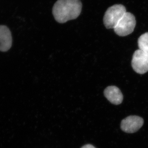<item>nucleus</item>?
Instances as JSON below:
<instances>
[{"label":"nucleus","mask_w":148,"mask_h":148,"mask_svg":"<svg viewBox=\"0 0 148 148\" xmlns=\"http://www.w3.org/2000/svg\"><path fill=\"white\" fill-rule=\"evenodd\" d=\"M82 10L80 0H58L53 5L52 12L57 22L64 23L77 18Z\"/></svg>","instance_id":"obj_1"},{"label":"nucleus","mask_w":148,"mask_h":148,"mask_svg":"<svg viewBox=\"0 0 148 148\" xmlns=\"http://www.w3.org/2000/svg\"><path fill=\"white\" fill-rule=\"evenodd\" d=\"M126 12L125 7L121 4H116L109 8L103 18L105 27L108 29H114Z\"/></svg>","instance_id":"obj_2"},{"label":"nucleus","mask_w":148,"mask_h":148,"mask_svg":"<svg viewBox=\"0 0 148 148\" xmlns=\"http://www.w3.org/2000/svg\"><path fill=\"white\" fill-rule=\"evenodd\" d=\"M136 24L134 15L130 12H126L114 28V31L118 36H125L133 32Z\"/></svg>","instance_id":"obj_3"},{"label":"nucleus","mask_w":148,"mask_h":148,"mask_svg":"<svg viewBox=\"0 0 148 148\" xmlns=\"http://www.w3.org/2000/svg\"><path fill=\"white\" fill-rule=\"evenodd\" d=\"M132 66L138 74H143L148 71V54L140 49L136 50L132 56Z\"/></svg>","instance_id":"obj_4"},{"label":"nucleus","mask_w":148,"mask_h":148,"mask_svg":"<svg viewBox=\"0 0 148 148\" xmlns=\"http://www.w3.org/2000/svg\"><path fill=\"white\" fill-rule=\"evenodd\" d=\"M144 120L137 116H130L122 121L121 128L127 133H132L137 132L143 126Z\"/></svg>","instance_id":"obj_5"},{"label":"nucleus","mask_w":148,"mask_h":148,"mask_svg":"<svg viewBox=\"0 0 148 148\" xmlns=\"http://www.w3.org/2000/svg\"><path fill=\"white\" fill-rule=\"evenodd\" d=\"M11 33L7 27L0 25V51L3 52L8 51L12 45Z\"/></svg>","instance_id":"obj_6"},{"label":"nucleus","mask_w":148,"mask_h":148,"mask_svg":"<svg viewBox=\"0 0 148 148\" xmlns=\"http://www.w3.org/2000/svg\"><path fill=\"white\" fill-rule=\"evenodd\" d=\"M104 95L110 102L114 105L121 104L123 95L120 90L115 86H110L104 90Z\"/></svg>","instance_id":"obj_7"},{"label":"nucleus","mask_w":148,"mask_h":148,"mask_svg":"<svg viewBox=\"0 0 148 148\" xmlns=\"http://www.w3.org/2000/svg\"><path fill=\"white\" fill-rule=\"evenodd\" d=\"M139 49L148 54V32L141 35L138 40Z\"/></svg>","instance_id":"obj_8"},{"label":"nucleus","mask_w":148,"mask_h":148,"mask_svg":"<svg viewBox=\"0 0 148 148\" xmlns=\"http://www.w3.org/2000/svg\"><path fill=\"white\" fill-rule=\"evenodd\" d=\"M81 148H96L91 145H86L84 146Z\"/></svg>","instance_id":"obj_9"}]
</instances>
